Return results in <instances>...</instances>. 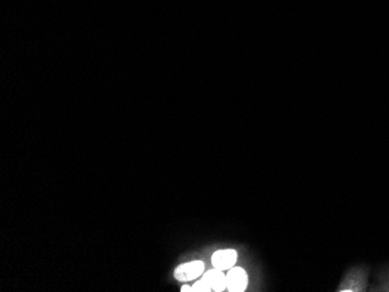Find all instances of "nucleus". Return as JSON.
<instances>
[{
    "mask_svg": "<svg viewBox=\"0 0 389 292\" xmlns=\"http://www.w3.org/2000/svg\"><path fill=\"white\" fill-rule=\"evenodd\" d=\"M204 269L205 265L202 261H191V262L180 264L174 271V276L179 282H189L202 276Z\"/></svg>",
    "mask_w": 389,
    "mask_h": 292,
    "instance_id": "obj_1",
    "label": "nucleus"
},
{
    "mask_svg": "<svg viewBox=\"0 0 389 292\" xmlns=\"http://www.w3.org/2000/svg\"><path fill=\"white\" fill-rule=\"evenodd\" d=\"M226 285L231 292H243L248 285L247 272L240 267H232L226 275Z\"/></svg>",
    "mask_w": 389,
    "mask_h": 292,
    "instance_id": "obj_2",
    "label": "nucleus"
},
{
    "mask_svg": "<svg viewBox=\"0 0 389 292\" xmlns=\"http://www.w3.org/2000/svg\"><path fill=\"white\" fill-rule=\"evenodd\" d=\"M238 254L234 249H221L213 253L211 263L219 270H230L237 262Z\"/></svg>",
    "mask_w": 389,
    "mask_h": 292,
    "instance_id": "obj_3",
    "label": "nucleus"
},
{
    "mask_svg": "<svg viewBox=\"0 0 389 292\" xmlns=\"http://www.w3.org/2000/svg\"><path fill=\"white\" fill-rule=\"evenodd\" d=\"M209 283V285L211 286L212 291L216 292H221L225 289H228V285H226V275H224L223 270H219V269H211L209 271H205L203 274V277Z\"/></svg>",
    "mask_w": 389,
    "mask_h": 292,
    "instance_id": "obj_4",
    "label": "nucleus"
},
{
    "mask_svg": "<svg viewBox=\"0 0 389 292\" xmlns=\"http://www.w3.org/2000/svg\"><path fill=\"white\" fill-rule=\"evenodd\" d=\"M192 291L194 292H209V291H212V289H211L209 283H207L205 279L201 278L199 280H197L196 283H194V285H192Z\"/></svg>",
    "mask_w": 389,
    "mask_h": 292,
    "instance_id": "obj_5",
    "label": "nucleus"
},
{
    "mask_svg": "<svg viewBox=\"0 0 389 292\" xmlns=\"http://www.w3.org/2000/svg\"><path fill=\"white\" fill-rule=\"evenodd\" d=\"M181 291H182V292H189V291H192V286H189V285H183L182 287H181Z\"/></svg>",
    "mask_w": 389,
    "mask_h": 292,
    "instance_id": "obj_6",
    "label": "nucleus"
}]
</instances>
